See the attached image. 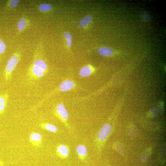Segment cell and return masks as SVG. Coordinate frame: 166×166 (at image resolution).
Wrapping results in <instances>:
<instances>
[{"mask_svg": "<svg viewBox=\"0 0 166 166\" xmlns=\"http://www.w3.org/2000/svg\"><path fill=\"white\" fill-rule=\"evenodd\" d=\"M42 45L38 43L31 64L27 72L29 78L31 80H38L45 75L47 69V65L41 56Z\"/></svg>", "mask_w": 166, "mask_h": 166, "instance_id": "6da1fadb", "label": "cell"}, {"mask_svg": "<svg viewBox=\"0 0 166 166\" xmlns=\"http://www.w3.org/2000/svg\"><path fill=\"white\" fill-rule=\"evenodd\" d=\"M21 56V50L19 48L14 52L8 61L4 72L6 82H8L11 80L13 72L20 61Z\"/></svg>", "mask_w": 166, "mask_h": 166, "instance_id": "7a4b0ae2", "label": "cell"}, {"mask_svg": "<svg viewBox=\"0 0 166 166\" xmlns=\"http://www.w3.org/2000/svg\"><path fill=\"white\" fill-rule=\"evenodd\" d=\"M111 129V126L110 124L108 123L105 124L98 133V139L101 141L105 139L109 134Z\"/></svg>", "mask_w": 166, "mask_h": 166, "instance_id": "3957f363", "label": "cell"}, {"mask_svg": "<svg viewBox=\"0 0 166 166\" xmlns=\"http://www.w3.org/2000/svg\"><path fill=\"white\" fill-rule=\"evenodd\" d=\"M30 20L26 17L23 16L17 23V29L18 33H21L25 30L30 24Z\"/></svg>", "mask_w": 166, "mask_h": 166, "instance_id": "277c9868", "label": "cell"}, {"mask_svg": "<svg viewBox=\"0 0 166 166\" xmlns=\"http://www.w3.org/2000/svg\"><path fill=\"white\" fill-rule=\"evenodd\" d=\"M42 136L39 133L37 132L32 133L29 137V140L31 143L34 146H39L42 140Z\"/></svg>", "mask_w": 166, "mask_h": 166, "instance_id": "5b68a950", "label": "cell"}, {"mask_svg": "<svg viewBox=\"0 0 166 166\" xmlns=\"http://www.w3.org/2000/svg\"><path fill=\"white\" fill-rule=\"evenodd\" d=\"M9 95L8 93H5L0 95V115L4 112L7 105Z\"/></svg>", "mask_w": 166, "mask_h": 166, "instance_id": "8992f818", "label": "cell"}, {"mask_svg": "<svg viewBox=\"0 0 166 166\" xmlns=\"http://www.w3.org/2000/svg\"><path fill=\"white\" fill-rule=\"evenodd\" d=\"M74 85V83L72 81L70 80L65 81L61 83L59 89L61 91L65 92L71 89Z\"/></svg>", "mask_w": 166, "mask_h": 166, "instance_id": "52a82bcc", "label": "cell"}, {"mask_svg": "<svg viewBox=\"0 0 166 166\" xmlns=\"http://www.w3.org/2000/svg\"><path fill=\"white\" fill-rule=\"evenodd\" d=\"M56 110L58 115L63 119L66 120L68 118V114L64 105L60 103L56 107Z\"/></svg>", "mask_w": 166, "mask_h": 166, "instance_id": "ba28073f", "label": "cell"}, {"mask_svg": "<svg viewBox=\"0 0 166 166\" xmlns=\"http://www.w3.org/2000/svg\"><path fill=\"white\" fill-rule=\"evenodd\" d=\"M97 52L100 55L105 56H110L113 52L112 49L107 47H102L99 48Z\"/></svg>", "mask_w": 166, "mask_h": 166, "instance_id": "9c48e42d", "label": "cell"}, {"mask_svg": "<svg viewBox=\"0 0 166 166\" xmlns=\"http://www.w3.org/2000/svg\"><path fill=\"white\" fill-rule=\"evenodd\" d=\"M20 1L19 0H9L7 1L6 6V9L9 10H13L17 6Z\"/></svg>", "mask_w": 166, "mask_h": 166, "instance_id": "30bf717a", "label": "cell"}, {"mask_svg": "<svg viewBox=\"0 0 166 166\" xmlns=\"http://www.w3.org/2000/svg\"><path fill=\"white\" fill-rule=\"evenodd\" d=\"M92 72L91 67L89 65H85L83 66L79 71V74L83 77H87Z\"/></svg>", "mask_w": 166, "mask_h": 166, "instance_id": "8fae6325", "label": "cell"}, {"mask_svg": "<svg viewBox=\"0 0 166 166\" xmlns=\"http://www.w3.org/2000/svg\"><path fill=\"white\" fill-rule=\"evenodd\" d=\"M92 17L89 15H87L79 22V25L81 27L86 26L92 20Z\"/></svg>", "mask_w": 166, "mask_h": 166, "instance_id": "7c38bea8", "label": "cell"}, {"mask_svg": "<svg viewBox=\"0 0 166 166\" xmlns=\"http://www.w3.org/2000/svg\"><path fill=\"white\" fill-rule=\"evenodd\" d=\"M38 10L41 12H46L51 9L52 6L48 4L42 3L38 6Z\"/></svg>", "mask_w": 166, "mask_h": 166, "instance_id": "4fadbf2b", "label": "cell"}, {"mask_svg": "<svg viewBox=\"0 0 166 166\" xmlns=\"http://www.w3.org/2000/svg\"><path fill=\"white\" fill-rule=\"evenodd\" d=\"M57 149L60 154L63 156H65L68 154V149L65 145H60L58 146Z\"/></svg>", "mask_w": 166, "mask_h": 166, "instance_id": "5bb4252c", "label": "cell"}, {"mask_svg": "<svg viewBox=\"0 0 166 166\" xmlns=\"http://www.w3.org/2000/svg\"><path fill=\"white\" fill-rule=\"evenodd\" d=\"M77 151L80 155L84 156L86 155L87 151L86 147L83 145H78L77 148Z\"/></svg>", "mask_w": 166, "mask_h": 166, "instance_id": "9a60e30c", "label": "cell"}, {"mask_svg": "<svg viewBox=\"0 0 166 166\" xmlns=\"http://www.w3.org/2000/svg\"><path fill=\"white\" fill-rule=\"evenodd\" d=\"M42 124L44 125L45 129L49 131L55 132H57V128L53 124H47L45 125L43 124Z\"/></svg>", "mask_w": 166, "mask_h": 166, "instance_id": "2e32d148", "label": "cell"}, {"mask_svg": "<svg viewBox=\"0 0 166 166\" xmlns=\"http://www.w3.org/2000/svg\"><path fill=\"white\" fill-rule=\"evenodd\" d=\"M64 36L67 40V45L68 47H70L71 45V36L68 32H65L64 33Z\"/></svg>", "mask_w": 166, "mask_h": 166, "instance_id": "e0dca14e", "label": "cell"}, {"mask_svg": "<svg viewBox=\"0 0 166 166\" xmlns=\"http://www.w3.org/2000/svg\"><path fill=\"white\" fill-rule=\"evenodd\" d=\"M6 49V44L0 38V57L4 53Z\"/></svg>", "mask_w": 166, "mask_h": 166, "instance_id": "ac0fdd59", "label": "cell"}, {"mask_svg": "<svg viewBox=\"0 0 166 166\" xmlns=\"http://www.w3.org/2000/svg\"><path fill=\"white\" fill-rule=\"evenodd\" d=\"M150 151V149H147L144 152L141 158V160L142 162L145 161L148 159L151 152Z\"/></svg>", "mask_w": 166, "mask_h": 166, "instance_id": "d6986e66", "label": "cell"}, {"mask_svg": "<svg viewBox=\"0 0 166 166\" xmlns=\"http://www.w3.org/2000/svg\"><path fill=\"white\" fill-rule=\"evenodd\" d=\"M141 16L142 19L146 21H148L150 20V17L149 14L147 12H142Z\"/></svg>", "mask_w": 166, "mask_h": 166, "instance_id": "ffe728a7", "label": "cell"}, {"mask_svg": "<svg viewBox=\"0 0 166 166\" xmlns=\"http://www.w3.org/2000/svg\"><path fill=\"white\" fill-rule=\"evenodd\" d=\"M150 112L153 116L156 115L157 113V109L155 108H152L150 110Z\"/></svg>", "mask_w": 166, "mask_h": 166, "instance_id": "44dd1931", "label": "cell"}, {"mask_svg": "<svg viewBox=\"0 0 166 166\" xmlns=\"http://www.w3.org/2000/svg\"><path fill=\"white\" fill-rule=\"evenodd\" d=\"M0 165L1 166H4L1 161H0Z\"/></svg>", "mask_w": 166, "mask_h": 166, "instance_id": "7402d4cb", "label": "cell"}]
</instances>
